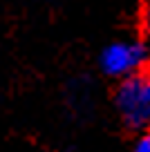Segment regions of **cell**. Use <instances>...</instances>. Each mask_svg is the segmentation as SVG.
<instances>
[{
    "instance_id": "obj_1",
    "label": "cell",
    "mask_w": 150,
    "mask_h": 152,
    "mask_svg": "<svg viewBox=\"0 0 150 152\" xmlns=\"http://www.w3.org/2000/svg\"><path fill=\"white\" fill-rule=\"evenodd\" d=\"M114 107L121 121L132 130L150 125V67L121 78L114 90Z\"/></svg>"
},
{
    "instance_id": "obj_3",
    "label": "cell",
    "mask_w": 150,
    "mask_h": 152,
    "mask_svg": "<svg viewBox=\"0 0 150 152\" xmlns=\"http://www.w3.org/2000/svg\"><path fill=\"white\" fill-rule=\"evenodd\" d=\"M70 94V105L79 112L83 110L85 114L92 110V83H90L88 76H81L72 83V90L67 92Z\"/></svg>"
},
{
    "instance_id": "obj_5",
    "label": "cell",
    "mask_w": 150,
    "mask_h": 152,
    "mask_svg": "<svg viewBox=\"0 0 150 152\" xmlns=\"http://www.w3.org/2000/svg\"><path fill=\"white\" fill-rule=\"evenodd\" d=\"M143 23H146V29L150 34V0H146V7H143Z\"/></svg>"
},
{
    "instance_id": "obj_2",
    "label": "cell",
    "mask_w": 150,
    "mask_h": 152,
    "mask_svg": "<svg viewBox=\"0 0 150 152\" xmlns=\"http://www.w3.org/2000/svg\"><path fill=\"white\" fill-rule=\"evenodd\" d=\"M148 63V47L139 40H114L99 54V67L105 76L126 78Z\"/></svg>"
},
{
    "instance_id": "obj_4",
    "label": "cell",
    "mask_w": 150,
    "mask_h": 152,
    "mask_svg": "<svg viewBox=\"0 0 150 152\" xmlns=\"http://www.w3.org/2000/svg\"><path fill=\"white\" fill-rule=\"evenodd\" d=\"M132 152H150V130H146V132L135 141Z\"/></svg>"
}]
</instances>
